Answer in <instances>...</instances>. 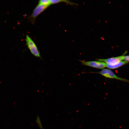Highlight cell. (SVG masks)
Segmentation results:
<instances>
[{
  "instance_id": "1",
  "label": "cell",
  "mask_w": 129,
  "mask_h": 129,
  "mask_svg": "<svg viewBox=\"0 0 129 129\" xmlns=\"http://www.w3.org/2000/svg\"><path fill=\"white\" fill-rule=\"evenodd\" d=\"M26 44L31 53L35 56L41 58L40 53L34 42L28 35L26 36Z\"/></svg>"
},
{
  "instance_id": "2",
  "label": "cell",
  "mask_w": 129,
  "mask_h": 129,
  "mask_svg": "<svg viewBox=\"0 0 129 129\" xmlns=\"http://www.w3.org/2000/svg\"><path fill=\"white\" fill-rule=\"evenodd\" d=\"M48 7L47 6L38 4L29 16V21L32 24H34L37 17Z\"/></svg>"
},
{
  "instance_id": "9",
  "label": "cell",
  "mask_w": 129,
  "mask_h": 129,
  "mask_svg": "<svg viewBox=\"0 0 129 129\" xmlns=\"http://www.w3.org/2000/svg\"><path fill=\"white\" fill-rule=\"evenodd\" d=\"M123 60L124 61H126L129 62V55L124 56L123 55Z\"/></svg>"
},
{
  "instance_id": "3",
  "label": "cell",
  "mask_w": 129,
  "mask_h": 129,
  "mask_svg": "<svg viewBox=\"0 0 129 129\" xmlns=\"http://www.w3.org/2000/svg\"><path fill=\"white\" fill-rule=\"evenodd\" d=\"M93 73L99 74L106 78L115 79L125 82H129V81L127 80L118 77L112 71L109 69H104L99 72Z\"/></svg>"
},
{
  "instance_id": "8",
  "label": "cell",
  "mask_w": 129,
  "mask_h": 129,
  "mask_svg": "<svg viewBox=\"0 0 129 129\" xmlns=\"http://www.w3.org/2000/svg\"><path fill=\"white\" fill-rule=\"evenodd\" d=\"M38 4L48 7L51 4L50 0H40L39 1Z\"/></svg>"
},
{
  "instance_id": "4",
  "label": "cell",
  "mask_w": 129,
  "mask_h": 129,
  "mask_svg": "<svg viewBox=\"0 0 129 129\" xmlns=\"http://www.w3.org/2000/svg\"><path fill=\"white\" fill-rule=\"evenodd\" d=\"M82 64L99 69H103L105 67L106 63L104 62L98 61H85L80 60Z\"/></svg>"
},
{
  "instance_id": "6",
  "label": "cell",
  "mask_w": 129,
  "mask_h": 129,
  "mask_svg": "<svg viewBox=\"0 0 129 129\" xmlns=\"http://www.w3.org/2000/svg\"><path fill=\"white\" fill-rule=\"evenodd\" d=\"M129 62L125 61H121L117 64H106V67L111 69H114L118 68L125 65Z\"/></svg>"
},
{
  "instance_id": "7",
  "label": "cell",
  "mask_w": 129,
  "mask_h": 129,
  "mask_svg": "<svg viewBox=\"0 0 129 129\" xmlns=\"http://www.w3.org/2000/svg\"><path fill=\"white\" fill-rule=\"evenodd\" d=\"M50 3L51 4H56L61 2H65L71 5H74V3L69 1L68 0H50Z\"/></svg>"
},
{
  "instance_id": "5",
  "label": "cell",
  "mask_w": 129,
  "mask_h": 129,
  "mask_svg": "<svg viewBox=\"0 0 129 129\" xmlns=\"http://www.w3.org/2000/svg\"><path fill=\"white\" fill-rule=\"evenodd\" d=\"M96 60L104 62L107 64H113L123 60V55L107 59H97Z\"/></svg>"
}]
</instances>
